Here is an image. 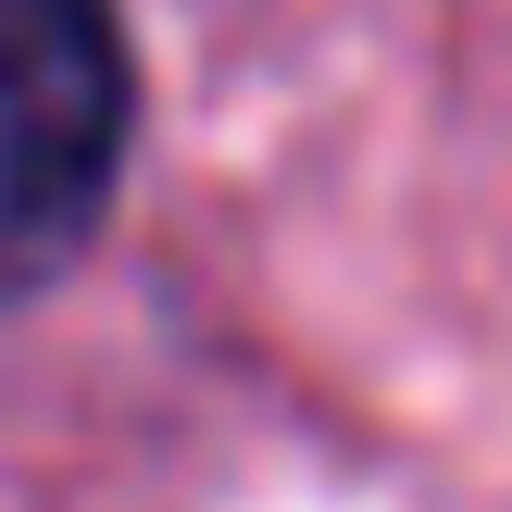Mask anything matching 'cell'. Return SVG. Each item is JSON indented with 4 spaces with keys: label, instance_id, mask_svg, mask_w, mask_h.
Returning a JSON list of instances; mask_svg holds the SVG:
<instances>
[{
    "label": "cell",
    "instance_id": "obj_1",
    "mask_svg": "<svg viewBox=\"0 0 512 512\" xmlns=\"http://www.w3.org/2000/svg\"><path fill=\"white\" fill-rule=\"evenodd\" d=\"M125 150V38L113 0H0V263L88 238Z\"/></svg>",
    "mask_w": 512,
    "mask_h": 512
}]
</instances>
